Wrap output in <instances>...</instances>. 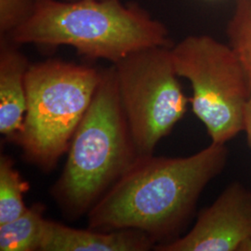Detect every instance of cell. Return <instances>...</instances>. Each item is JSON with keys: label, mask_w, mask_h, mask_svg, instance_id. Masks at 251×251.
<instances>
[{"label": "cell", "mask_w": 251, "mask_h": 251, "mask_svg": "<svg viewBox=\"0 0 251 251\" xmlns=\"http://www.w3.org/2000/svg\"><path fill=\"white\" fill-rule=\"evenodd\" d=\"M228 153L225 144L211 143L185 157L139 156L91 207L89 228L139 230L155 247L179 238L202 192L225 170Z\"/></svg>", "instance_id": "6da1fadb"}, {"label": "cell", "mask_w": 251, "mask_h": 251, "mask_svg": "<svg viewBox=\"0 0 251 251\" xmlns=\"http://www.w3.org/2000/svg\"><path fill=\"white\" fill-rule=\"evenodd\" d=\"M6 38L16 45L69 46L113 64L137 50L172 47L165 25L120 0H36L31 16Z\"/></svg>", "instance_id": "7a4b0ae2"}, {"label": "cell", "mask_w": 251, "mask_h": 251, "mask_svg": "<svg viewBox=\"0 0 251 251\" xmlns=\"http://www.w3.org/2000/svg\"><path fill=\"white\" fill-rule=\"evenodd\" d=\"M51 193L63 215H87L139 154L119 97L115 66L101 69L90 107L77 126Z\"/></svg>", "instance_id": "3957f363"}, {"label": "cell", "mask_w": 251, "mask_h": 251, "mask_svg": "<svg viewBox=\"0 0 251 251\" xmlns=\"http://www.w3.org/2000/svg\"><path fill=\"white\" fill-rule=\"evenodd\" d=\"M100 77L101 70L60 59L30 64L24 124L11 139L27 161L47 172L53 170L68 151Z\"/></svg>", "instance_id": "277c9868"}, {"label": "cell", "mask_w": 251, "mask_h": 251, "mask_svg": "<svg viewBox=\"0 0 251 251\" xmlns=\"http://www.w3.org/2000/svg\"><path fill=\"white\" fill-rule=\"evenodd\" d=\"M171 50L177 75L191 84L193 112L211 143L226 144L244 131L251 81L231 46L212 36H189Z\"/></svg>", "instance_id": "5b68a950"}, {"label": "cell", "mask_w": 251, "mask_h": 251, "mask_svg": "<svg viewBox=\"0 0 251 251\" xmlns=\"http://www.w3.org/2000/svg\"><path fill=\"white\" fill-rule=\"evenodd\" d=\"M171 47H152L113 64L119 97L139 156L153 154L187 111Z\"/></svg>", "instance_id": "8992f818"}, {"label": "cell", "mask_w": 251, "mask_h": 251, "mask_svg": "<svg viewBox=\"0 0 251 251\" xmlns=\"http://www.w3.org/2000/svg\"><path fill=\"white\" fill-rule=\"evenodd\" d=\"M251 236V191L233 182L198 215L179 238L156 246V251H237Z\"/></svg>", "instance_id": "52a82bcc"}, {"label": "cell", "mask_w": 251, "mask_h": 251, "mask_svg": "<svg viewBox=\"0 0 251 251\" xmlns=\"http://www.w3.org/2000/svg\"><path fill=\"white\" fill-rule=\"evenodd\" d=\"M154 247L146 233L135 229H75L46 220L40 251H147Z\"/></svg>", "instance_id": "ba28073f"}, {"label": "cell", "mask_w": 251, "mask_h": 251, "mask_svg": "<svg viewBox=\"0 0 251 251\" xmlns=\"http://www.w3.org/2000/svg\"><path fill=\"white\" fill-rule=\"evenodd\" d=\"M6 37L0 43V132L11 140L23 127L26 111V56Z\"/></svg>", "instance_id": "9c48e42d"}, {"label": "cell", "mask_w": 251, "mask_h": 251, "mask_svg": "<svg viewBox=\"0 0 251 251\" xmlns=\"http://www.w3.org/2000/svg\"><path fill=\"white\" fill-rule=\"evenodd\" d=\"M45 207L36 203L22 215L0 225V251H40L45 228Z\"/></svg>", "instance_id": "30bf717a"}, {"label": "cell", "mask_w": 251, "mask_h": 251, "mask_svg": "<svg viewBox=\"0 0 251 251\" xmlns=\"http://www.w3.org/2000/svg\"><path fill=\"white\" fill-rule=\"evenodd\" d=\"M29 189L13 160L5 154L0 157V225L18 218L27 209L24 194Z\"/></svg>", "instance_id": "8fae6325"}, {"label": "cell", "mask_w": 251, "mask_h": 251, "mask_svg": "<svg viewBox=\"0 0 251 251\" xmlns=\"http://www.w3.org/2000/svg\"><path fill=\"white\" fill-rule=\"evenodd\" d=\"M226 34L251 81V0H236Z\"/></svg>", "instance_id": "7c38bea8"}, {"label": "cell", "mask_w": 251, "mask_h": 251, "mask_svg": "<svg viewBox=\"0 0 251 251\" xmlns=\"http://www.w3.org/2000/svg\"><path fill=\"white\" fill-rule=\"evenodd\" d=\"M36 0H0V35L6 37L31 16Z\"/></svg>", "instance_id": "4fadbf2b"}, {"label": "cell", "mask_w": 251, "mask_h": 251, "mask_svg": "<svg viewBox=\"0 0 251 251\" xmlns=\"http://www.w3.org/2000/svg\"><path fill=\"white\" fill-rule=\"evenodd\" d=\"M244 131L247 134L248 143L251 148V95L244 112Z\"/></svg>", "instance_id": "5bb4252c"}, {"label": "cell", "mask_w": 251, "mask_h": 251, "mask_svg": "<svg viewBox=\"0 0 251 251\" xmlns=\"http://www.w3.org/2000/svg\"><path fill=\"white\" fill-rule=\"evenodd\" d=\"M237 251H251V236L240 245Z\"/></svg>", "instance_id": "9a60e30c"}, {"label": "cell", "mask_w": 251, "mask_h": 251, "mask_svg": "<svg viewBox=\"0 0 251 251\" xmlns=\"http://www.w3.org/2000/svg\"><path fill=\"white\" fill-rule=\"evenodd\" d=\"M67 1H72V0H67Z\"/></svg>", "instance_id": "2e32d148"}]
</instances>
